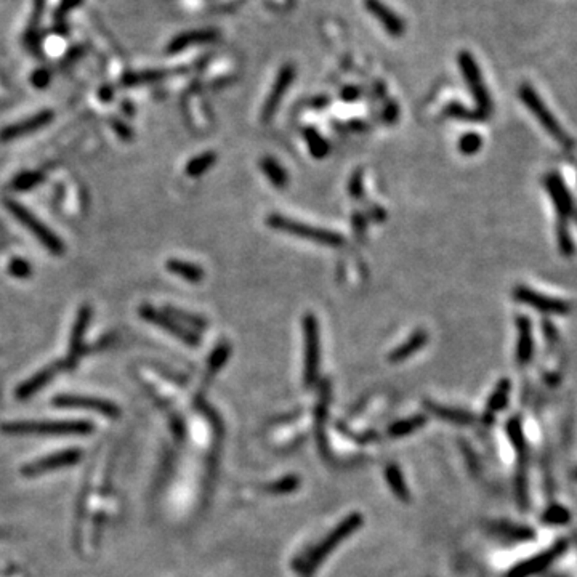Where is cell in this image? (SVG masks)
<instances>
[{"instance_id": "obj_28", "label": "cell", "mask_w": 577, "mask_h": 577, "mask_svg": "<svg viewBox=\"0 0 577 577\" xmlns=\"http://www.w3.org/2000/svg\"><path fill=\"white\" fill-rule=\"evenodd\" d=\"M215 162H217V154H215L213 151H207V153L196 156V158L189 160L185 172H187L188 177H200V175L209 172V170L213 167Z\"/></svg>"}, {"instance_id": "obj_11", "label": "cell", "mask_w": 577, "mask_h": 577, "mask_svg": "<svg viewBox=\"0 0 577 577\" xmlns=\"http://www.w3.org/2000/svg\"><path fill=\"white\" fill-rule=\"evenodd\" d=\"M544 187L550 196L552 202H554L556 215H558L556 220L569 222V218H573L576 204L568 187H566L563 177H561L558 172L547 174L544 177Z\"/></svg>"}, {"instance_id": "obj_20", "label": "cell", "mask_w": 577, "mask_h": 577, "mask_svg": "<svg viewBox=\"0 0 577 577\" xmlns=\"http://www.w3.org/2000/svg\"><path fill=\"white\" fill-rule=\"evenodd\" d=\"M491 531L499 537L512 542H531L536 539V531L529 526L515 525V523L497 521L491 525Z\"/></svg>"}, {"instance_id": "obj_41", "label": "cell", "mask_w": 577, "mask_h": 577, "mask_svg": "<svg viewBox=\"0 0 577 577\" xmlns=\"http://www.w3.org/2000/svg\"><path fill=\"white\" fill-rule=\"evenodd\" d=\"M297 486H298V478L287 476V478H282V480L280 481H276L275 484H271V486H268V491L273 494H287V492L295 491Z\"/></svg>"}, {"instance_id": "obj_15", "label": "cell", "mask_w": 577, "mask_h": 577, "mask_svg": "<svg viewBox=\"0 0 577 577\" xmlns=\"http://www.w3.org/2000/svg\"><path fill=\"white\" fill-rule=\"evenodd\" d=\"M81 457H82V454H81V451H77V449H71V451L53 454V456L43 457V459H41V461L29 463V465L23 468V475L24 476H37L43 472L55 470V468H61V467L74 465V463L81 461Z\"/></svg>"}, {"instance_id": "obj_1", "label": "cell", "mask_w": 577, "mask_h": 577, "mask_svg": "<svg viewBox=\"0 0 577 577\" xmlns=\"http://www.w3.org/2000/svg\"><path fill=\"white\" fill-rule=\"evenodd\" d=\"M361 525H363V516L358 515V513H353V515L345 518L321 544H317L310 554H306L298 561L297 569L300 571L303 577H310L317 569V566L329 556L331 552L337 549L350 534H353L358 527H361Z\"/></svg>"}, {"instance_id": "obj_33", "label": "cell", "mask_w": 577, "mask_h": 577, "mask_svg": "<svg viewBox=\"0 0 577 577\" xmlns=\"http://www.w3.org/2000/svg\"><path fill=\"white\" fill-rule=\"evenodd\" d=\"M556 241H558L560 253L563 257H571L576 252V246L573 236L569 233L568 222L565 220H556Z\"/></svg>"}, {"instance_id": "obj_23", "label": "cell", "mask_w": 577, "mask_h": 577, "mask_svg": "<svg viewBox=\"0 0 577 577\" xmlns=\"http://www.w3.org/2000/svg\"><path fill=\"white\" fill-rule=\"evenodd\" d=\"M425 404H427L430 412L438 415L439 419L448 420V422H451V423L463 425V427H467V425H472L476 420L475 415L468 412V410L457 409V408H448V406L430 403V401H427Z\"/></svg>"}, {"instance_id": "obj_22", "label": "cell", "mask_w": 577, "mask_h": 577, "mask_svg": "<svg viewBox=\"0 0 577 577\" xmlns=\"http://www.w3.org/2000/svg\"><path fill=\"white\" fill-rule=\"evenodd\" d=\"M512 391V382L508 379H501L496 385V388L492 390L491 396H489L486 403V420H492L494 415L501 410L505 409L508 404V398H510Z\"/></svg>"}, {"instance_id": "obj_7", "label": "cell", "mask_w": 577, "mask_h": 577, "mask_svg": "<svg viewBox=\"0 0 577 577\" xmlns=\"http://www.w3.org/2000/svg\"><path fill=\"white\" fill-rule=\"evenodd\" d=\"M5 207L8 209V212L12 213L23 227H26L29 231L42 242V246L45 247L47 251L56 253V255H61V253L65 252V244L61 242V239L58 238L47 224H43L31 210H28L24 205L12 199H5Z\"/></svg>"}, {"instance_id": "obj_3", "label": "cell", "mask_w": 577, "mask_h": 577, "mask_svg": "<svg viewBox=\"0 0 577 577\" xmlns=\"http://www.w3.org/2000/svg\"><path fill=\"white\" fill-rule=\"evenodd\" d=\"M266 224L280 233H286V234H291V236L306 239V241L316 242L324 247L339 249L345 244L344 238H342L339 233L331 231V229L311 227V224L297 222V220L284 217V215H281V213L268 215Z\"/></svg>"}, {"instance_id": "obj_42", "label": "cell", "mask_w": 577, "mask_h": 577, "mask_svg": "<svg viewBox=\"0 0 577 577\" xmlns=\"http://www.w3.org/2000/svg\"><path fill=\"white\" fill-rule=\"evenodd\" d=\"M8 271H10V275H13L14 277H19V280L29 277L32 273L31 265H29L26 260H21V258H14V260L10 262Z\"/></svg>"}, {"instance_id": "obj_2", "label": "cell", "mask_w": 577, "mask_h": 577, "mask_svg": "<svg viewBox=\"0 0 577 577\" xmlns=\"http://www.w3.org/2000/svg\"><path fill=\"white\" fill-rule=\"evenodd\" d=\"M518 96H520L523 105H525L527 109L532 112V116L539 120V124L544 127V130L547 132V134H549L552 138H554L556 143L561 146V148H565V149L574 148L573 138L566 134V130L561 127L560 122L556 120L554 112L547 107L541 95L534 90V87L525 82V84H521L520 89H518Z\"/></svg>"}, {"instance_id": "obj_39", "label": "cell", "mask_w": 577, "mask_h": 577, "mask_svg": "<svg viewBox=\"0 0 577 577\" xmlns=\"http://www.w3.org/2000/svg\"><path fill=\"white\" fill-rule=\"evenodd\" d=\"M42 174L39 172H23L12 182V187L17 191H24V189H31L42 182Z\"/></svg>"}, {"instance_id": "obj_24", "label": "cell", "mask_w": 577, "mask_h": 577, "mask_svg": "<svg viewBox=\"0 0 577 577\" xmlns=\"http://www.w3.org/2000/svg\"><path fill=\"white\" fill-rule=\"evenodd\" d=\"M90 317H92V308L87 306V305L82 306L81 311H79V315H77V317H76L74 327H72V334H71V356H70L71 361H74L76 356L81 353L82 342H84V335H85L87 327H89Z\"/></svg>"}, {"instance_id": "obj_43", "label": "cell", "mask_w": 577, "mask_h": 577, "mask_svg": "<svg viewBox=\"0 0 577 577\" xmlns=\"http://www.w3.org/2000/svg\"><path fill=\"white\" fill-rule=\"evenodd\" d=\"M542 331H544L545 340L549 342L550 345H555L556 342H558V339H560L558 329H556V326L554 324V322L549 321V319H544V322H542Z\"/></svg>"}, {"instance_id": "obj_50", "label": "cell", "mask_w": 577, "mask_h": 577, "mask_svg": "<svg viewBox=\"0 0 577 577\" xmlns=\"http://www.w3.org/2000/svg\"><path fill=\"white\" fill-rule=\"evenodd\" d=\"M571 480H574V481H577V467L574 468L573 472H571Z\"/></svg>"}, {"instance_id": "obj_46", "label": "cell", "mask_w": 577, "mask_h": 577, "mask_svg": "<svg viewBox=\"0 0 577 577\" xmlns=\"http://www.w3.org/2000/svg\"><path fill=\"white\" fill-rule=\"evenodd\" d=\"M353 228H355L356 236H359V234H364V231H366V218L361 213L353 215Z\"/></svg>"}, {"instance_id": "obj_19", "label": "cell", "mask_w": 577, "mask_h": 577, "mask_svg": "<svg viewBox=\"0 0 577 577\" xmlns=\"http://www.w3.org/2000/svg\"><path fill=\"white\" fill-rule=\"evenodd\" d=\"M217 31H213V29H196V31H188V32H183L180 34L174 39L172 42L169 43L167 47V52L169 53H178L185 50V48L191 47V45H198V43H209V42H213L217 41Z\"/></svg>"}, {"instance_id": "obj_31", "label": "cell", "mask_w": 577, "mask_h": 577, "mask_svg": "<svg viewBox=\"0 0 577 577\" xmlns=\"http://www.w3.org/2000/svg\"><path fill=\"white\" fill-rule=\"evenodd\" d=\"M425 422H427V419H425L423 415H414V417L399 420V422H395L393 425H390L388 434L391 438L406 437V434L414 433L415 430L423 427Z\"/></svg>"}, {"instance_id": "obj_25", "label": "cell", "mask_w": 577, "mask_h": 577, "mask_svg": "<svg viewBox=\"0 0 577 577\" xmlns=\"http://www.w3.org/2000/svg\"><path fill=\"white\" fill-rule=\"evenodd\" d=\"M165 268H167L169 273H172V275L175 276L183 277V280H187L188 282H193V284H199V282L205 277V273L199 265H196V263H191V262L178 260V258H172V260H169L167 263H165Z\"/></svg>"}, {"instance_id": "obj_14", "label": "cell", "mask_w": 577, "mask_h": 577, "mask_svg": "<svg viewBox=\"0 0 577 577\" xmlns=\"http://www.w3.org/2000/svg\"><path fill=\"white\" fill-rule=\"evenodd\" d=\"M516 351L515 358L518 366H529L534 356V337H532V322L526 315L516 316Z\"/></svg>"}, {"instance_id": "obj_17", "label": "cell", "mask_w": 577, "mask_h": 577, "mask_svg": "<svg viewBox=\"0 0 577 577\" xmlns=\"http://www.w3.org/2000/svg\"><path fill=\"white\" fill-rule=\"evenodd\" d=\"M53 117H55L53 111L39 112V114L29 117V119L19 120V122H17V124L5 127V129L0 132V140L10 141V140L19 138V136L31 135V134H34V132L41 130L42 127L50 124V122L53 120Z\"/></svg>"}, {"instance_id": "obj_48", "label": "cell", "mask_w": 577, "mask_h": 577, "mask_svg": "<svg viewBox=\"0 0 577 577\" xmlns=\"http://www.w3.org/2000/svg\"><path fill=\"white\" fill-rule=\"evenodd\" d=\"M114 130L122 136V138H125V140L130 138V136H132L130 130L127 129L124 124H120V122H114Z\"/></svg>"}, {"instance_id": "obj_36", "label": "cell", "mask_w": 577, "mask_h": 577, "mask_svg": "<svg viewBox=\"0 0 577 577\" xmlns=\"http://www.w3.org/2000/svg\"><path fill=\"white\" fill-rule=\"evenodd\" d=\"M457 148L463 156H475L483 148L481 135L476 132H468L459 138Z\"/></svg>"}, {"instance_id": "obj_30", "label": "cell", "mask_w": 577, "mask_h": 577, "mask_svg": "<svg viewBox=\"0 0 577 577\" xmlns=\"http://www.w3.org/2000/svg\"><path fill=\"white\" fill-rule=\"evenodd\" d=\"M229 355H231V346H229V344H227V342H222V344H218L217 346H215L213 351L209 356L207 377H213V375L228 363Z\"/></svg>"}, {"instance_id": "obj_53", "label": "cell", "mask_w": 577, "mask_h": 577, "mask_svg": "<svg viewBox=\"0 0 577 577\" xmlns=\"http://www.w3.org/2000/svg\"><path fill=\"white\" fill-rule=\"evenodd\" d=\"M573 220H574V222L577 223V207H576V210H574V213H573Z\"/></svg>"}, {"instance_id": "obj_27", "label": "cell", "mask_w": 577, "mask_h": 577, "mask_svg": "<svg viewBox=\"0 0 577 577\" xmlns=\"http://www.w3.org/2000/svg\"><path fill=\"white\" fill-rule=\"evenodd\" d=\"M303 138L306 141L308 151L315 159H324L329 154L331 146L327 143V140L322 136L319 132L313 127H308V129L303 130Z\"/></svg>"}, {"instance_id": "obj_8", "label": "cell", "mask_w": 577, "mask_h": 577, "mask_svg": "<svg viewBox=\"0 0 577 577\" xmlns=\"http://www.w3.org/2000/svg\"><path fill=\"white\" fill-rule=\"evenodd\" d=\"M568 539H558L555 544H552L549 549L531 556V558L521 561V563H518L516 566H513V568L508 571L507 577H532L536 574L544 573V571L549 569L556 560H560L561 556L568 552Z\"/></svg>"}, {"instance_id": "obj_5", "label": "cell", "mask_w": 577, "mask_h": 577, "mask_svg": "<svg viewBox=\"0 0 577 577\" xmlns=\"http://www.w3.org/2000/svg\"><path fill=\"white\" fill-rule=\"evenodd\" d=\"M94 427L84 420H42V422H8L2 425V432L14 434H85L90 433Z\"/></svg>"}, {"instance_id": "obj_9", "label": "cell", "mask_w": 577, "mask_h": 577, "mask_svg": "<svg viewBox=\"0 0 577 577\" xmlns=\"http://www.w3.org/2000/svg\"><path fill=\"white\" fill-rule=\"evenodd\" d=\"M513 298L518 303L531 306L532 310L542 313V315L552 316H566L571 313V303L561 298L549 297L545 293L537 292L527 286H516L513 288Z\"/></svg>"}, {"instance_id": "obj_45", "label": "cell", "mask_w": 577, "mask_h": 577, "mask_svg": "<svg viewBox=\"0 0 577 577\" xmlns=\"http://www.w3.org/2000/svg\"><path fill=\"white\" fill-rule=\"evenodd\" d=\"M340 96H342V100L346 101V103H353L361 96V90L358 89V87H353V85L345 87V89L342 90Z\"/></svg>"}, {"instance_id": "obj_26", "label": "cell", "mask_w": 577, "mask_h": 577, "mask_svg": "<svg viewBox=\"0 0 577 577\" xmlns=\"http://www.w3.org/2000/svg\"><path fill=\"white\" fill-rule=\"evenodd\" d=\"M260 169L265 177L270 180L273 187L276 188H286L287 183H288V175L286 172V169L282 167V165L277 162L276 159L270 158V156H266V158L260 159Z\"/></svg>"}, {"instance_id": "obj_52", "label": "cell", "mask_w": 577, "mask_h": 577, "mask_svg": "<svg viewBox=\"0 0 577 577\" xmlns=\"http://www.w3.org/2000/svg\"><path fill=\"white\" fill-rule=\"evenodd\" d=\"M573 541H574V545L577 547V531L573 532Z\"/></svg>"}, {"instance_id": "obj_10", "label": "cell", "mask_w": 577, "mask_h": 577, "mask_svg": "<svg viewBox=\"0 0 577 577\" xmlns=\"http://www.w3.org/2000/svg\"><path fill=\"white\" fill-rule=\"evenodd\" d=\"M138 313L143 319L151 322V324H156L158 327H160V329L167 331L170 335L177 337V339L182 340L183 344H187L189 346L199 345V342H200L199 335L196 334L194 331L188 329L187 326H183L182 322L175 321L174 317H170L167 313L156 310L154 306H149V305H141Z\"/></svg>"}, {"instance_id": "obj_38", "label": "cell", "mask_w": 577, "mask_h": 577, "mask_svg": "<svg viewBox=\"0 0 577 577\" xmlns=\"http://www.w3.org/2000/svg\"><path fill=\"white\" fill-rule=\"evenodd\" d=\"M170 317H174L175 321H182V322H187L188 326H193L194 329H205L207 327V322H205L202 317L191 315V313H187V311H182V310H175V308L169 306L165 308V311Z\"/></svg>"}, {"instance_id": "obj_37", "label": "cell", "mask_w": 577, "mask_h": 577, "mask_svg": "<svg viewBox=\"0 0 577 577\" xmlns=\"http://www.w3.org/2000/svg\"><path fill=\"white\" fill-rule=\"evenodd\" d=\"M169 76V71L162 70H154V71H141L136 72V74H129L124 79L127 85H135V84H148V82H156L160 79H165Z\"/></svg>"}, {"instance_id": "obj_49", "label": "cell", "mask_w": 577, "mask_h": 577, "mask_svg": "<svg viewBox=\"0 0 577 577\" xmlns=\"http://www.w3.org/2000/svg\"><path fill=\"white\" fill-rule=\"evenodd\" d=\"M313 107H317V109H322V107L329 106V98L327 96H317L313 100Z\"/></svg>"}, {"instance_id": "obj_16", "label": "cell", "mask_w": 577, "mask_h": 577, "mask_svg": "<svg viewBox=\"0 0 577 577\" xmlns=\"http://www.w3.org/2000/svg\"><path fill=\"white\" fill-rule=\"evenodd\" d=\"M364 7L380 24H382V28L390 36H403L406 29L403 18H401L399 14H396L390 7H386L384 2H380V0H364Z\"/></svg>"}, {"instance_id": "obj_21", "label": "cell", "mask_w": 577, "mask_h": 577, "mask_svg": "<svg viewBox=\"0 0 577 577\" xmlns=\"http://www.w3.org/2000/svg\"><path fill=\"white\" fill-rule=\"evenodd\" d=\"M65 364H53V366H48L41 373H37L36 375H32L31 379L28 380V382H24L19 388L17 390V396L19 399H26L29 396H32L34 393H37L39 390H42L43 386L48 384V380L55 377V374L60 370Z\"/></svg>"}, {"instance_id": "obj_13", "label": "cell", "mask_w": 577, "mask_h": 577, "mask_svg": "<svg viewBox=\"0 0 577 577\" xmlns=\"http://www.w3.org/2000/svg\"><path fill=\"white\" fill-rule=\"evenodd\" d=\"M53 404L60 408H76V409H89L106 417H117L119 408L109 401L89 398V396H74V395H60L53 399Z\"/></svg>"}, {"instance_id": "obj_34", "label": "cell", "mask_w": 577, "mask_h": 577, "mask_svg": "<svg viewBox=\"0 0 577 577\" xmlns=\"http://www.w3.org/2000/svg\"><path fill=\"white\" fill-rule=\"evenodd\" d=\"M446 114L449 117H452V119H459V120H467V122H481V120H486L487 117L481 114L480 111L476 109H468L467 106L461 105V103H451L446 107Z\"/></svg>"}, {"instance_id": "obj_12", "label": "cell", "mask_w": 577, "mask_h": 577, "mask_svg": "<svg viewBox=\"0 0 577 577\" xmlns=\"http://www.w3.org/2000/svg\"><path fill=\"white\" fill-rule=\"evenodd\" d=\"M293 79H295V67L292 65L282 66L280 72H277L275 82H273V87L266 96L265 105L262 107V122L268 124V122L273 120V117H275L277 107H280L282 98L286 96Z\"/></svg>"}, {"instance_id": "obj_47", "label": "cell", "mask_w": 577, "mask_h": 577, "mask_svg": "<svg viewBox=\"0 0 577 577\" xmlns=\"http://www.w3.org/2000/svg\"><path fill=\"white\" fill-rule=\"evenodd\" d=\"M48 82V74L47 72H43V71H39V72H36V74H34V84H36L37 87H43Z\"/></svg>"}, {"instance_id": "obj_40", "label": "cell", "mask_w": 577, "mask_h": 577, "mask_svg": "<svg viewBox=\"0 0 577 577\" xmlns=\"http://www.w3.org/2000/svg\"><path fill=\"white\" fill-rule=\"evenodd\" d=\"M348 191L350 196L355 200H363L364 198V182H363V170H355V174L351 175L350 183H348Z\"/></svg>"}, {"instance_id": "obj_44", "label": "cell", "mask_w": 577, "mask_h": 577, "mask_svg": "<svg viewBox=\"0 0 577 577\" xmlns=\"http://www.w3.org/2000/svg\"><path fill=\"white\" fill-rule=\"evenodd\" d=\"M398 114H399V106L396 105L395 101H390L384 109V120L388 122V124H393V122L398 119Z\"/></svg>"}, {"instance_id": "obj_51", "label": "cell", "mask_w": 577, "mask_h": 577, "mask_svg": "<svg viewBox=\"0 0 577 577\" xmlns=\"http://www.w3.org/2000/svg\"><path fill=\"white\" fill-rule=\"evenodd\" d=\"M547 577H568V576H563V574H556V573H554V574H549Z\"/></svg>"}, {"instance_id": "obj_29", "label": "cell", "mask_w": 577, "mask_h": 577, "mask_svg": "<svg viewBox=\"0 0 577 577\" xmlns=\"http://www.w3.org/2000/svg\"><path fill=\"white\" fill-rule=\"evenodd\" d=\"M541 521L547 526H566L571 521V512L565 505L560 503H552L544 510L541 516Z\"/></svg>"}, {"instance_id": "obj_6", "label": "cell", "mask_w": 577, "mask_h": 577, "mask_svg": "<svg viewBox=\"0 0 577 577\" xmlns=\"http://www.w3.org/2000/svg\"><path fill=\"white\" fill-rule=\"evenodd\" d=\"M457 63L459 67H461L463 79H465L468 90H470L473 100L476 103V111H480L481 114L489 117L492 112V98L489 95L487 87L484 85L481 70L480 66H478L475 56H473L470 52L463 50L459 53Z\"/></svg>"}, {"instance_id": "obj_32", "label": "cell", "mask_w": 577, "mask_h": 577, "mask_svg": "<svg viewBox=\"0 0 577 577\" xmlns=\"http://www.w3.org/2000/svg\"><path fill=\"white\" fill-rule=\"evenodd\" d=\"M507 434L510 439L513 449L516 451H527V439L525 437V430L520 417H512L507 422Z\"/></svg>"}, {"instance_id": "obj_4", "label": "cell", "mask_w": 577, "mask_h": 577, "mask_svg": "<svg viewBox=\"0 0 577 577\" xmlns=\"http://www.w3.org/2000/svg\"><path fill=\"white\" fill-rule=\"evenodd\" d=\"M303 331V382L306 386L316 384L321 361V337L317 317L306 313L302 321Z\"/></svg>"}, {"instance_id": "obj_18", "label": "cell", "mask_w": 577, "mask_h": 577, "mask_svg": "<svg viewBox=\"0 0 577 577\" xmlns=\"http://www.w3.org/2000/svg\"><path fill=\"white\" fill-rule=\"evenodd\" d=\"M428 344V332L425 329L415 331L412 335L409 337L408 340L403 342L398 348H395L388 356L390 363H404L406 359H409L410 356H414L417 351L423 348L425 345Z\"/></svg>"}, {"instance_id": "obj_35", "label": "cell", "mask_w": 577, "mask_h": 577, "mask_svg": "<svg viewBox=\"0 0 577 577\" xmlns=\"http://www.w3.org/2000/svg\"><path fill=\"white\" fill-rule=\"evenodd\" d=\"M385 476H386V481L393 489V492L398 496L401 501L408 502L409 501V491L408 487H406V483H404V478L401 475L399 468L395 467V465H388L385 470Z\"/></svg>"}]
</instances>
